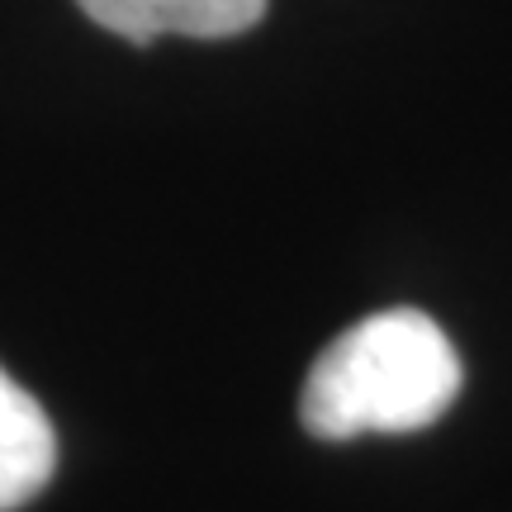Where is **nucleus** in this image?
Listing matches in <instances>:
<instances>
[{"label": "nucleus", "instance_id": "nucleus-2", "mask_svg": "<svg viewBox=\"0 0 512 512\" xmlns=\"http://www.w3.org/2000/svg\"><path fill=\"white\" fill-rule=\"evenodd\" d=\"M86 15L128 38V43H152L162 34L185 38H233L261 24L266 0H76Z\"/></svg>", "mask_w": 512, "mask_h": 512}, {"label": "nucleus", "instance_id": "nucleus-1", "mask_svg": "<svg viewBox=\"0 0 512 512\" xmlns=\"http://www.w3.org/2000/svg\"><path fill=\"white\" fill-rule=\"evenodd\" d=\"M465 370L437 318L384 309L347 328L313 361L299 418L318 441L422 432L456 403Z\"/></svg>", "mask_w": 512, "mask_h": 512}, {"label": "nucleus", "instance_id": "nucleus-3", "mask_svg": "<svg viewBox=\"0 0 512 512\" xmlns=\"http://www.w3.org/2000/svg\"><path fill=\"white\" fill-rule=\"evenodd\" d=\"M57 470V432L43 403L0 366V512L34 503Z\"/></svg>", "mask_w": 512, "mask_h": 512}]
</instances>
